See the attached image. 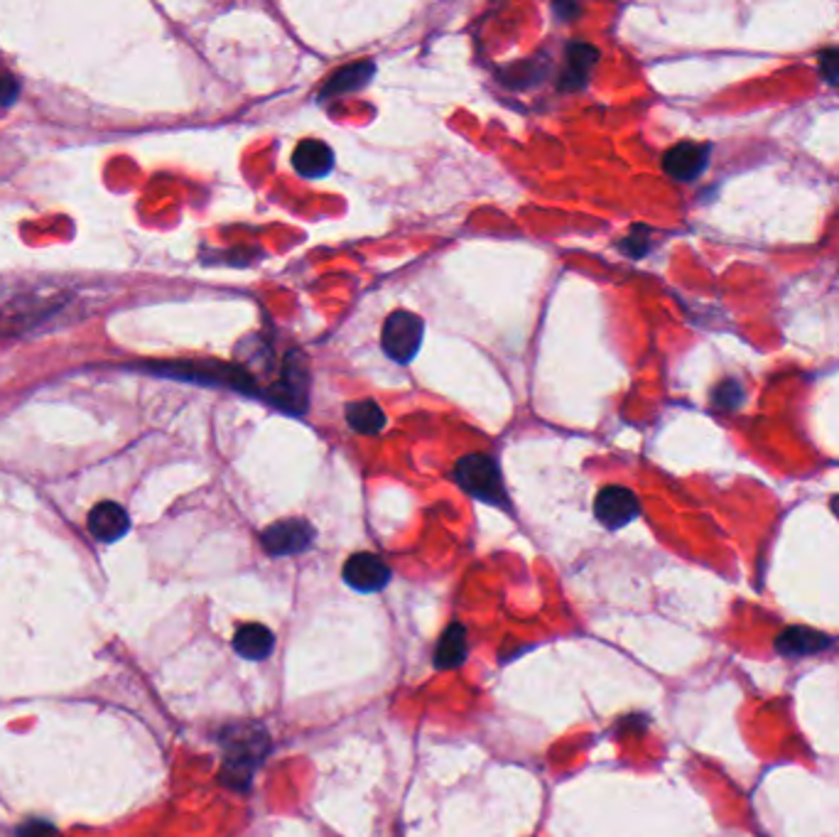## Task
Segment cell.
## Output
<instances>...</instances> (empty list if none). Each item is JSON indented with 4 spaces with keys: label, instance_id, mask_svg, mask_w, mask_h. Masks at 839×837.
Listing matches in <instances>:
<instances>
[{
    "label": "cell",
    "instance_id": "cell-1",
    "mask_svg": "<svg viewBox=\"0 0 839 837\" xmlns=\"http://www.w3.org/2000/svg\"><path fill=\"white\" fill-rule=\"evenodd\" d=\"M266 752H268L266 732L258 728H253L250 732L248 728H244L241 734L229 740L226 762H224V769H221V781H224L229 789L246 791L256 766L260 764V759H266Z\"/></svg>",
    "mask_w": 839,
    "mask_h": 837
},
{
    "label": "cell",
    "instance_id": "cell-2",
    "mask_svg": "<svg viewBox=\"0 0 839 837\" xmlns=\"http://www.w3.org/2000/svg\"><path fill=\"white\" fill-rule=\"evenodd\" d=\"M454 479L474 499L493 507H505V487L499 465L487 455H464L454 465Z\"/></svg>",
    "mask_w": 839,
    "mask_h": 837
},
{
    "label": "cell",
    "instance_id": "cell-3",
    "mask_svg": "<svg viewBox=\"0 0 839 837\" xmlns=\"http://www.w3.org/2000/svg\"><path fill=\"white\" fill-rule=\"evenodd\" d=\"M422 332L424 325L418 315H412L408 310L391 312L386 322H383V351H386L388 359L396 361V364H410L420 351Z\"/></svg>",
    "mask_w": 839,
    "mask_h": 837
},
{
    "label": "cell",
    "instance_id": "cell-4",
    "mask_svg": "<svg viewBox=\"0 0 839 837\" xmlns=\"http://www.w3.org/2000/svg\"><path fill=\"white\" fill-rule=\"evenodd\" d=\"M639 497L626 487H604L594 499V516L609 531H619L639 519Z\"/></svg>",
    "mask_w": 839,
    "mask_h": 837
},
{
    "label": "cell",
    "instance_id": "cell-5",
    "mask_svg": "<svg viewBox=\"0 0 839 837\" xmlns=\"http://www.w3.org/2000/svg\"><path fill=\"white\" fill-rule=\"evenodd\" d=\"M315 540V528L302 519H288L278 521L263 531L260 543L266 548L268 556H298V553L307 550Z\"/></svg>",
    "mask_w": 839,
    "mask_h": 837
},
{
    "label": "cell",
    "instance_id": "cell-6",
    "mask_svg": "<svg viewBox=\"0 0 839 837\" xmlns=\"http://www.w3.org/2000/svg\"><path fill=\"white\" fill-rule=\"evenodd\" d=\"M388 580L391 568L373 553H357L343 565V582L359 592H378Z\"/></svg>",
    "mask_w": 839,
    "mask_h": 837
},
{
    "label": "cell",
    "instance_id": "cell-7",
    "mask_svg": "<svg viewBox=\"0 0 839 837\" xmlns=\"http://www.w3.org/2000/svg\"><path fill=\"white\" fill-rule=\"evenodd\" d=\"M292 167H295L298 175L307 179L327 177L331 167H335V153H331V148L325 140H302L295 148V153H292Z\"/></svg>",
    "mask_w": 839,
    "mask_h": 837
},
{
    "label": "cell",
    "instance_id": "cell-8",
    "mask_svg": "<svg viewBox=\"0 0 839 837\" xmlns=\"http://www.w3.org/2000/svg\"><path fill=\"white\" fill-rule=\"evenodd\" d=\"M707 155H710V148L707 146L680 143L665 153L663 167L673 179L690 183V179H695L707 167Z\"/></svg>",
    "mask_w": 839,
    "mask_h": 837
},
{
    "label": "cell",
    "instance_id": "cell-9",
    "mask_svg": "<svg viewBox=\"0 0 839 837\" xmlns=\"http://www.w3.org/2000/svg\"><path fill=\"white\" fill-rule=\"evenodd\" d=\"M130 528V519L124 511V507H118L114 501H101L89 513V531L91 536L104 540V543H114L118 538H124Z\"/></svg>",
    "mask_w": 839,
    "mask_h": 837
},
{
    "label": "cell",
    "instance_id": "cell-10",
    "mask_svg": "<svg viewBox=\"0 0 839 837\" xmlns=\"http://www.w3.org/2000/svg\"><path fill=\"white\" fill-rule=\"evenodd\" d=\"M286 376H282L276 386L270 388L268 400L276 403L278 408H286L292 412H305L307 408V373L300 369H292V359L286 364Z\"/></svg>",
    "mask_w": 839,
    "mask_h": 837
},
{
    "label": "cell",
    "instance_id": "cell-11",
    "mask_svg": "<svg viewBox=\"0 0 839 837\" xmlns=\"http://www.w3.org/2000/svg\"><path fill=\"white\" fill-rule=\"evenodd\" d=\"M832 647V639L823 631L807 627H791L783 633H778L776 651L788 655V659H801V655H815Z\"/></svg>",
    "mask_w": 839,
    "mask_h": 837
},
{
    "label": "cell",
    "instance_id": "cell-12",
    "mask_svg": "<svg viewBox=\"0 0 839 837\" xmlns=\"http://www.w3.org/2000/svg\"><path fill=\"white\" fill-rule=\"evenodd\" d=\"M596 62H599V49L587 45V43L570 45V49H568V65H564L560 86L564 89V92H574V89H582L584 84H587V79H590Z\"/></svg>",
    "mask_w": 839,
    "mask_h": 837
},
{
    "label": "cell",
    "instance_id": "cell-13",
    "mask_svg": "<svg viewBox=\"0 0 839 837\" xmlns=\"http://www.w3.org/2000/svg\"><path fill=\"white\" fill-rule=\"evenodd\" d=\"M373 72H376V65L373 62H353V65L341 67L339 72L329 77V82L325 84V89H322V98L359 92V89H363L371 82Z\"/></svg>",
    "mask_w": 839,
    "mask_h": 837
},
{
    "label": "cell",
    "instance_id": "cell-14",
    "mask_svg": "<svg viewBox=\"0 0 839 837\" xmlns=\"http://www.w3.org/2000/svg\"><path fill=\"white\" fill-rule=\"evenodd\" d=\"M272 647H276V639H272V631L263 624H246L241 627L234 637V649L241 655V659L248 661H263L272 653Z\"/></svg>",
    "mask_w": 839,
    "mask_h": 837
},
{
    "label": "cell",
    "instance_id": "cell-15",
    "mask_svg": "<svg viewBox=\"0 0 839 837\" xmlns=\"http://www.w3.org/2000/svg\"><path fill=\"white\" fill-rule=\"evenodd\" d=\"M464 659H467V631L462 624H452L434 649V665L442 671H452L462 665Z\"/></svg>",
    "mask_w": 839,
    "mask_h": 837
},
{
    "label": "cell",
    "instance_id": "cell-16",
    "mask_svg": "<svg viewBox=\"0 0 839 837\" xmlns=\"http://www.w3.org/2000/svg\"><path fill=\"white\" fill-rule=\"evenodd\" d=\"M347 422L361 435H376L386 426V412L376 400H353L347 406Z\"/></svg>",
    "mask_w": 839,
    "mask_h": 837
},
{
    "label": "cell",
    "instance_id": "cell-17",
    "mask_svg": "<svg viewBox=\"0 0 839 837\" xmlns=\"http://www.w3.org/2000/svg\"><path fill=\"white\" fill-rule=\"evenodd\" d=\"M742 398H744V391L734 379L722 381L720 386L714 388V396H712V400L716 403V408H722V410H734L742 403Z\"/></svg>",
    "mask_w": 839,
    "mask_h": 837
},
{
    "label": "cell",
    "instance_id": "cell-18",
    "mask_svg": "<svg viewBox=\"0 0 839 837\" xmlns=\"http://www.w3.org/2000/svg\"><path fill=\"white\" fill-rule=\"evenodd\" d=\"M621 251H626V256L631 258H643L645 251H649V231L643 226L636 229L629 239L621 241Z\"/></svg>",
    "mask_w": 839,
    "mask_h": 837
},
{
    "label": "cell",
    "instance_id": "cell-19",
    "mask_svg": "<svg viewBox=\"0 0 839 837\" xmlns=\"http://www.w3.org/2000/svg\"><path fill=\"white\" fill-rule=\"evenodd\" d=\"M820 74L827 84H839V49H825L820 53Z\"/></svg>",
    "mask_w": 839,
    "mask_h": 837
},
{
    "label": "cell",
    "instance_id": "cell-20",
    "mask_svg": "<svg viewBox=\"0 0 839 837\" xmlns=\"http://www.w3.org/2000/svg\"><path fill=\"white\" fill-rule=\"evenodd\" d=\"M57 830L45 821H30L18 830V837H55Z\"/></svg>",
    "mask_w": 839,
    "mask_h": 837
},
{
    "label": "cell",
    "instance_id": "cell-21",
    "mask_svg": "<svg viewBox=\"0 0 839 837\" xmlns=\"http://www.w3.org/2000/svg\"><path fill=\"white\" fill-rule=\"evenodd\" d=\"M18 84L13 82V77H8L5 72H0V106H10L18 98Z\"/></svg>",
    "mask_w": 839,
    "mask_h": 837
},
{
    "label": "cell",
    "instance_id": "cell-22",
    "mask_svg": "<svg viewBox=\"0 0 839 837\" xmlns=\"http://www.w3.org/2000/svg\"><path fill=\"white\" fill-rule=\"evenodd\" d=\"M830 507H832V513H835V516L839 519V497H832V501H830Z\"/></svg>",
    "mask_w": 839,
    "mask_h": 837
}]
</instances>
